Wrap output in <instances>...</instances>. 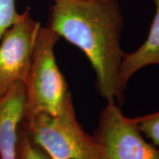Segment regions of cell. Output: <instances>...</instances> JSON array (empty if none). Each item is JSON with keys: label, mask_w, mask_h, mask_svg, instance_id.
I'll return each instance as SVG.
<instances>
[{"label": "cell", "mask_w": 159, "mask_h": 159, "mask_svg": "<svg viewBox=\"0 0 159 159\" xmlns=\"http://www.w3.org/2000/svg\"><path fill=\"white\" fill-rule=\"evenodd\" d=\"M93 136L102 146V159H159V147L145 140L134 118L125 116L116 102L101 111Z\"/></svg>", "instance_id": "277c9868"}, {"label": "cell", "mask_w": 159, "mask_h": 159, "mask_svg": "<svg viewBox=\"0 0 159 159\" xmlns=\"http://www.w3.org/2000/svg\"><path fill=\"white\" fill-rule=\"evenodd\" d=\"M16 159H50L42 149L32 142L21 125L19 131Z\"/></svg>", "instance_id": "ba28073f"}, {"label": "cell", "mask_w": 159, "mask_h": 159, "mask_svg": "<svg viewBox=\"0 0 159 159\" xmlns=\"http://www.w3.org/2000/svg\"><path fill=\"white\" fill-rule=\"evenodd\" d=\"M21 126L50 159H102L101 144L77 119L71 93L58 114L34 115L24 119Z\"/></svg>", "instance_id": "7a4b0ae2"}, {"label": "cell", "mask_w": 159, "mask_h": 159, "mask_svg": "<svg viewBox=\"0 0 159 159\" xmlns=\"http://www.w3.org/2000/svg\"><path fill=\"white\" fill-rule=\"evenodd\" d=\"M60 36L47 26H40L25 82L26 106L24 119L44 113L56 115L70 91L57 66L55 46Z\"/></svg>", "instance_id": "3957f363"}, {"label": "cell", "mask_w": 159, "mask_h": 159, "mask_svg": "<svg viewBox=\"0 0 159 159\" xmlns=\"http://www.w3.org/2000/svg\"><path fill=\"white\" fill-rule=\"evenodd\" d=\"M15 0H0V41L6 31L19 19Z\"/></svg>", "instance_id": "30bf717a"}, {"label": "cell", "mask_w": 159, "mask_h": 159, "mask_svg": "<svg viewBox=\"0 0 159 159\" xmlns=\"http://www.w3.org/2000/svg\"><path fill=\"white\" fill-rule=\"evenodd\" d=\"M47 26L84 53L94 71L100 97L122 105L124 17L118 0H53Z\"/></svg>", "instance_id": "6da1fadb"}, {"label": "cell", "mask_w": 159, "mask_h": 159, "mask_svg": "<svg viewBox=\"0 0 159 159\" xmlns=\"http://www.w3.org/2000/svg\"><path fill=\"white\" fill-rule=\"evenodd\" d=\"M26 85L17 83L0 95V156L16 159L19 131L25 114Z\"/></svg>", "instance_id": "8992f818"}, {"label": "cell", "mask_w": 159, "mask_h": 159, "mask_svg": "<svg viewBox=\"0 0 159 159\" xmlns=\"http://www.w3.org/2000/svg\"><path fill=\"white\" fill-rule=\"evenodd\" d=\"M40 26L27 8L3 35L0 41V95L17 83H25Z\"/></svg>", "instance_id": "5b68a950"}, {"label": "cell", "mask_w": 159, "mask_h": 159, "mask_svg": "<svg viewBox=\"0 0 159 159\" xmlns=\"http://www.w3.org/2000/svg\"><path fill=\"white\" fill-rule=\"evenodd\" d=\"M156 7L150 30L144 42L136 50L125 53L119 71V80L123 91L131 77L148 66H159V0H149Z\"/></svg>", "instance_id": "52a82bcc"}, {"label": "cell", "mask_w": 159, "mask_h": 159, "mask_svg": "<svg viewBox=\"0 0 159 159\" xmlns=\"http://www.w3.org/2000/svg\"><path fill=\"white\" fill-rule=\"evenodd\" d=\"M139 130L152 144L159 147V111L134 118Z\"/></svg>", "instance_id": "9c48e42d"}, {"label": "cell", "mask_w": 159, "mask_h": 159, "mask_svg": "<svg viewBox=\"0 0 159 159\" xmlns=\"http://www.w3.org/2000/svg\"><path fill=\"white\" fill-rule=\"evenodd\" d=\"M0 159H2V158H1V156H0Z\"/></svg>", "instance_id": "8fae6325"}]
</instances>
